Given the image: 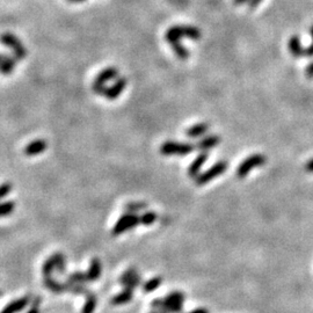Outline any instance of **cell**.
Returning <instances> with one entry per match:
<instances>
[{"label": "cell", "instance_id": "1", "mask_svg": "<svg viewBox=\"0 0 313 313\" xmlns=\"http://www.w3.org/2000/svg\"><path fill=\"white\" fill-rule=\"evenodd\" d=\"M202 33L198 28L194 26H173L165 33V40H166L172 49L174 50L176 57L185 61L189 57V51L181 44V39H190L194 41L200 40Z\"/></svg>", "mask_w": 313, "mask_h": 313}, {"label": "cell", "instance_id": "2", "mask_svg": "<svg viewBox=\"0 0 313 313\" xmlns=\"http://www.w3.org/2000/svg\"><path fill=\"white\" fill-rule=\"evenodd\" d=\"M0 42L13 51L14 56L18 61H21V59H24L27 57L26 46L22 44V42H21L18 39V36H15L14 34L12 33L2 34V35H0Z\"/></svg>", "mask_w": 313, "mask_h": 313}, {"label": "cell", "instance_id": "3", "mask_svg": "<svg viewBox=\"0 0 313 313\" xmlns=\"http://www.w3.org/2000/svg\"><path fill=\"white\" fill-rule=\"evenodd\" d=\"M196 150L195 145L187 143H177L167 141L160 146V153L164 155H186Z\"/></svg>", "mask_w": 313, "mask_h": 313}, {"label": "cell", "instance_id": "4", "mask_svg": "<svg viewBox=\"0 0 313 313\" xmlns=\"http://www.w3.org/2000/svg\"><path fill=\"white\" fill-rule=\"evenodd\" d=\"M266 163H267V156L264 154L256 153L249 155L248 158L245 159L244 162L239 165L238 170H237V175H238L239 179H244V177H246V175L253 170V168L260 167Z\"/></svg>", "mask_w": 313, "mask_h": 313}, {"label": "cell", "instance_id": "5", "mask_svg": "<svg viewBox=\"0 0 313 313\" xmlns=\"http://www.w3.org/2000/svg\"><path fill=\"white\" fill-rule=\"evenodd\" d=\"M138 224H141V218L137 214H124L121 216V218L116 222L112 230L113 236H120L124 233L125 231H129L131 228L136 227Z\"/></svg>", "mask_w": 313, "mask_h": 313}, {"label": "cell", "instance_id": "6", "mask_svg": "<svg viewBox=\"0 0 313 313\" xmlns=\"http://www.w3.org/2000/svg\"><path fill=\"white\" fill-rule=\"evenodd\" d=\"M227 166L228 164L225 162V160H221V162L216 163L213 167L209 168L208 171L202 173V174H198L195 179H194L195 180V184L197 186H204L205 184L213 181L215 177L223 174V173L227 170Z\"/></svg>", "mask_w": 313, "mask_h": 313}, {"label": "cell", "instance_id": "7", "mask_svg": "<svg viewBox=\"0 0 313 313\" xmlns=\"http://www.w3.org/2000/svg\"><path fill=\"white\" fill-rule=\"evenodd\" d=\"M118 77V70L116 67H107L103 71H101L100 73L96 75V78L93 83V91H94L96 94L100 95L101 91L106 87V83L111 82L113 79H116Z\"/></svg>", "mask_w": 313, "mask_h": 313}, {"label": "cell", "instance_id": "8", "mask_svg": "<svg viewBox=\"0 0 313 313\" xmlns=\"http://www.w3.org/2000/svg\"><path fill=\"white\" fill-rule=\"evenodd\" d=\"M126 84H128V80L125 78H117L116 83L111 87H105L103 90L101 91L100 95H102L109 100L116 99L121 95V93L123 92V90L126 87Z\"/></svg>", "mask_w": 313, "mask_h": 313}, {"label": "cell", "instance_id": "9", "mask_svg": "<svg viewBox=\"0 0 313 313\" xmlns=\"http://www.w3.org/2000/svg\"><path fill=\"white\" fill-rule=\"evenodd\" d=\"M221 143V137L216 136V135H209L204 138H202L195 144L196 150L201 152H206L211 149H214L215 146H217Z\"/></svg>", "mask_w": 313, "mask_h": 313}, {"label": "cell", "instance_id": "10", "mask_svg": "<svg viewBox=\"0 0 313 313\" xmlns=\"http://www.w3.org/2000/svg\"><path fill=\"white\" fill-rule=\"evenodd\" d=\"M64 257L65 256L61 254V253H56V254L50 256L49 259L44 262L43 267H42V273H43V276L44 277L51 276L54 270H56L58 264L61 262L62 259H64Z\"/></svg>", "mask_w": 313, "mask_h": 313}, {"label": "cell", "instance_id": "11", "mask_svg": "<svg viewBox=\"0 0 313 313\" xmlns=\"http://www.w3.org/2000/svg\"><path fill=\"white\" fill-rule=\"evenodd\" d=\"M206 159H208V152H201V153L196 156L195 160L189 165L188 175L193 177V179H195V177L200 174L201 168L203 164L206 162Z\"/></svg>", "mask_w": 313, "mask_h": 313}, {"label": "cell", "instance_id": "12", "mask_svg": "<svg viewBox=\"0 0 313 313\" xmlns=\"http://www.w3.org/2000/svg\"><path fill=\"white\" fill-rule=\"evenodd\" d=\"M16 59L15 56H11V55H4L2 62H0V74L11 75L12 72L15 70L16 66Z\"/></svg>", "mask_w": 313, "mask_h": 313}, {"label": "cell", "instance_id": "13", "mask_svg": "<svg viewBox=\"0 0 313 313\" xmlns=\"http://www.w3.org/2000/svg\"><path fill=\"white\" fill-rule=\"evenodd\" d=\"M46 147H48V144H46L44 139H37V141L29 143L28 145L24 147V154L28 156L41 154L46 150Z\"/></svg>", "mask_w": 313, "mask_h": 313}, {"label": "cell", "instance_id": "14", "mask_svg": "<svg viewBox=\"0 0 313 313\" xmlns=\"http://www.w3.org/2000/svg\"><path fill=\"white\" fill-rule=\"evenodd\" d=\"M31 302L32 298L29 297V296H24V297L16 299L14 302L8 304V305L0 313H18L20 311H22Z\"/></svg>", "mask_w": 313, "mask_h": 313}, {"label": "cell", "instance_id": "15", "mask_svg": "<svg viewBox=\"0 0 313 313\" xmlns=\"http://www.w3.org/2000/svg\"><path fill=\"white\" fill-rule=\"evenodd\" d=\"M44 285L46 286V289L55 294H62V293H65V291L70 290L69 283H64V284H62V283L54 280L53 276L44 277Z\"/></svg>", "mask_w": 313, "mask_h": 313}, {"label": "cell", "instance_id": "16", "mask_svg": "<svg viewBox=\"0 0 313 313\" xmlns=\"http://www.w3.org/2000/svg\"><path fill=\"white\" fill-rule=\"evenodd\" d=\"M101 273H102V265H101V261L94 257V259L91 261L90 268H88V272L86 274L87 281L88 282L98 281L101 276Z\"/></svg>", "mask_w": 313, "mask_h": 313}, {"label": "cell", "instance_id": "17", "mask_svg": "<svg viewBox=\"0 0 313 313\" xmlns=\"http://www.w3.org/2000/svg\"><path fill=\"white\" fill-rule=\"evenodd\" d=\"M288 49H289L290 54L296 58L304 57V46L302 45L299 37L297 35H294L290 37L289 42H288Z\"/></svg>", "mask_w": 313, "mask_h": 313}, {"label": "cell", "instance_id": "18", "mask_svg": "<svg viewBox=\"0 0 313 313\" xmlns=\"http://www.w3.org/2000/svg\"><path fill=\"white\" fill-rule=\"evenodd\" d=\"M210 125L208 123H198L193 126H190L186 130V136L190 138H197L204 135L209 130Z\"/></svg>", "mask_w": 313, "mask_h": 313}, {"label": "cell", "instance_id": "19", "mask_svg": "<svg viewBox=\"0 0 313 313\" xmlns=\"http://www.w3.org/2000/svg\"><path fill=\"white\" fill-rule=\"evenodd\" d=\"M163 300V306H172L175 304H181L185 302V294L180 293V291H173V293L168 294Z\"/></svg>", "mask_w": 313, "mask_h": 313}, {"label": "cell", "instance_id": "20", "mask_svg": "<svg viewBox=\"0 0 313 313\" xmlns=\"http://www.w3.org/2000/svg\"><path fill=\"white\" fill-rule=\"evenodd\" d=\"M134 297V294H133V290H129V289H124L122 293L117 294L116 296H114V297L112 298L111 303L113 304V305H123V304H126L129 303L131 299H133Z\"/></svg>", "mask_w": 313, "mask_h": 313}, {"label": "cell", "instance_id": "21", "mask_svg": "<svg viewBox=\"0 0 313 313\" xmlns=\"http://www.w3.org/2000/svg\"><path fill=\"white\" fill-rule=\"evenodd\" d=\"M86 296H87L86 302H85V304H84L82 313H93L95 310V307H96L98 298H96V296L94 294H92L91 291Z\"/></svg>", "mask_w": 313, "mask_h": 313}, {"label": "cell", "instance_id": "22", "mask_svg": "<svg viewBox=\"0 0 313 313\" xmlns=\"http://www.w3.org/2000/svg\"><path fill=\"white\" fill-rule=\"evenodd\" d=\"M162 283H163V278L162 277H159V276L153 277V278H151V280L146 281L145 283H144L142 290L144 291V293H146V294L152 293V291H154V290L158 289L159 285L162 284Z\"/></svg>", "mask_w": 313, "mask_h": 313}, {"label": "cell", "instance_id": "23", "mask_svg": "<svg viewBox=\"0 0 313 313\" xmlns=\"http://www.w3.org/2000/svg\"><path fill=\"white\" fill-rule=\"evenodd\" d=\"M147 203L145 202H129L124 205V210L129 214H138L139 211L145 210Z\"/></svg>", "mask_w": 313, "mask_h": 313}, {"label": "cell", "instance_id": "24", "mask_svg": "<svg viewBox=\"0 0 313 313\" xmlns=\"http://www.w3.org/2000/svg\"><path fill=\"white\" fill-rule=\"evenodd\" d=\"M85 282H88L87 275L82 272L71 274L69 278H67V283H69V284H84Z\"/></svg>", "mask_w": 313, "mask_h": 313}, {"label": "cell", "instance_id": "25", "mask_svg": "<svg viewBox=\"0 0 313 313\" xmlns=\"http://www.w3.org/2000/svg\"><path fill=\"white\" fill-rule=\"evenodd\" d=\"M141 224H143V225H152L156 219H158V215H156L154 211H146V213H144L141 217Z\"/></svg>", "mask_w": 313, "mask_h": 313}, {"label": "cell", "instance_id": "26", "mask_svg": "<svg viewBox=\"0 0 313 313\" xmlns=\"http://www.w3.org/2000/svg\"><path fill=\"white\" fill-rule=\"evenodd\" d=\"M15 209V203L12 201H8L5 203H0V217L4 216H8L13 213Z\"/></svg>", "mask_w": 313, "mask_h": 313}, {"label": "cell", "instance_id": "27", "mask_svg": "<svg viewBox=\"0 0 313 313\" xmlns=\"http://www.w3.org/2000/svg\"><path fill=\"white\" fill-rule=\"evenodd\" d=\"M138 274L136 268H129L128 270H125V272L121 275L120 277V283L122 285H125L126 283H128L131 278H134L136 275Z\"/></svg>", "mask_w": 313, "mask_h": 313}, {"label": "cell", "instance_id": "28", "mask_svg": "<svg viewBox=\"0 0 313 313\" xmlns=\"http://www.w3.org/2000/svg\"><path fill=\"white\" fill-rule=\"evenodd\" d=\"M69 291L73 295H84V294L87 295L88 293H90V290H88L84 284H70Z\"/></svg>", "mask_w": 313, "mask_h": 313}, {"label": "cell", "instance_id": "29", "mask_svg": "<svg viewBox=\"0 0 313 313\" xmlns=\"http://www.w3.org/2000/svg\"><path fill=\"white\" fill-rule=\"evenodd\" d=\"M141 282H142V278H141V276H139V274H137L136 276H135L134 278H131V280L123 286H124V289H129V290L134 291L135 289H136V288L141 285Z\"/></svg>", "mask_w": 313, "mask_h": 313}, {"label": "cell", "instance_id": "30", "mask_svg": "<svg viewBox=\"0 0 313 313\" xmlns=\"http://www.w3.org/2000/svg\"><path fill=\"white\" fill-rule=\"evenodd\" d=\"M11 192H12V185L10 182L0 185V200L5 198Z\"/></svg>", "mask_w": 313, "mask_h": 313}, {"label": "cell", "instance_id": "31", "mask_svg": "<svg viewBox=\"0 0 313 313\" xmlns=\"http://www.w3.org/2000/svg\"><path fill=\"white\" fill-rule=\"evenodd\" d=\"M310 33L312 35V43L307 48H304V57H313V26L310 28Z\"/></svg>", "mask_w": 313, "mask_h": 313}, {"label": "cell", "instance_id": "32", "mask_svg": "<svg viewBox=\"0 0 313 313\" xmlns=\"http://www.w3.org/2000/svg\"><path fill=\"white\" fill-rule=\"evenodd\" d=\"M305 73L307 78H313V62L311 64L307 65V67L305 69Z\"/></svg>", "mask_w": 313, "mask_h": 313}, {"label": "cell", "instance_id": "33", "mask_svg": "<svg viewBox=\"0 0 313 313\" xmlns=\"http://www.w3.org/2000/svg\"><path fill=\"white\" fill-rule=\"evenodd\" d=\"M261 2H262V0H249L248 6H249V8H252V10H253V8H256L257 6H259Z\"/></svg>", "mask_w": 313, "mask_h": 313}, {"label": "cell", "instance_id": "34", "mask_svg": "<svg viewBox=\"0 0 313 313\" xmlns=\"http://www.w3.org/2000/svg\"><path fill=\"white\" fill-rule=\"evenodd\" d=\"M305 170H306L308 173H313V159L308 160V162L306 163V165H305Z\"/></svg>", "mask_w": 313, "mask_h": 313}, {"label": "cell", "instance_id": "35", "mask_svg": "<svg viewBox=\"0 0 313 313\" xmlns=\"http://www.w3.org/2000/svg\"><path fill=\"white\" fill-rule=\"evenodd\" d=\"M188 313H209L208 310L206 308H196V310H194L192 312H188Z\"/></svg>", "mask_w": 313, "mask_h": 313}, {"label": "cell", "instance_id": "36", "mask_svg": "<svg viewBox=\"0 0 313 313\" xmlns=\"http://www.w3.org/2000/svg\"><path fill=\"white\" fill-rule=\"evenodd\" d=\"M27 313H40V308L39 306H32L31 310H29Z\"/></svg>", "mask_w": 313, "mask_h": 313}, {"label": "cell", "instance_id": "37", "mask_svg": "<svg viewBox=\"0 0 313 313\" xmlns=\"http://www.w3.org/2000/svg\"><path fill=\"white\" fill-rule=\"evenodd\" d=\"M249 0H234V5H243L245 3H248Z\"/></svg>", "mask_w": 313, "mask_h": 313}, {"label": "cell", "instance_id": "38", "mask_svg": "<svg viewBox=\"0 0 313 313\" xmlns=\"http://www.w3.org/2000/svg\"><path fill=\"white\" fill-rule=\"evenodd\" d=\"M67 2H70V3H83V2H85V0H67Z\"/></svg>", "mask_w": 313, "mask_h": 313}, {"label": "cell", "instance_id": "39", "mask_svg": "<svg viewBox=\"0 0 313 313\" xmlns=\"http://www.w3.org/2000/svg\"><path fill=\"white\" fill-rule=\"evenodd\" d=\"M3 56H4V55H2V54H0V62H2V59H3Z\"/></svg>", "mask_w": 313, "mask_h": 313}, {"label": "cell", "instance_id": "40", "mask_svg": "<svg viewBox=\"0 0 313 313\" xmlns=\"http://www.w3.org/2000/svg\"><path fill=\"white\" fill-rule=\"evenodd\" d=\"M150 313H158L156 311H152V312H150Z\"/></svg>", "mask_w": 313, "mask_h": 313}]
</instances>
